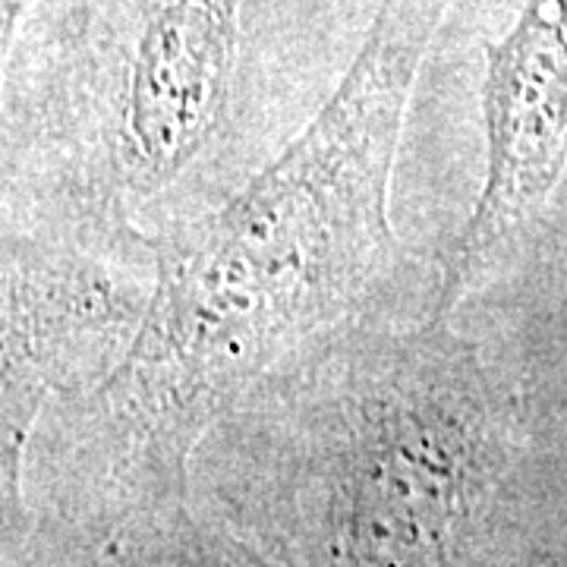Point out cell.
Wrapping results in <instances>:
<instances>
[{
  "instance_id": "1",
  "label": "cell",
  "mask_w": 567,
  "mask_h": 567,
  "mask_svg": "<svg viewBox=\"0 0 567 567\" xmlns=\"http://www.w3.org/2000/svg\"><path fill=\"white\" fill-rule=\"evenodd\" d=\"M445 0H385L319 114L221 208L158 246L117 382L155 410L306 365L360 328L394 265L391 174Z\"/></svg>"
},
{
  "instance_id": "2",
  "label": "cell",
  "mask_w": 567,
  "mask_h": 567,
  "mask_svg": "<svg viewBox=\"0 0 567 567\" xmlns=\"http://www.w3.org/2000/svg\"><path fill=\"white\" fill-rule=\"evenodd\" d=\"M353 328L319 360L344 423L331 470L334 546L353 567H439L495 476V385L445 316Z\"/></svg>"
},
{
  "instance_id": "3",
  "label": "cell",
  "mask_w": 567,
  "mask_h": 567,
  "mask_svg": "<svg viewBox=\"0 0 567 567\" xmlns=\"http://www.w3.org/2000/svg\"><path fill=\"white\" fill-rule=\"evenodd\" d=\"M107 199H145L181 177L227 107L240 0H92Z\"/></svg>"
},
{
  "instance_id": "4",
  "label": "cell",
  "mask_w": 567,
  "mask_h": 567,
  "mask_svg": "<svg viewBox=\"0 0 567 567\" xmlns=\"http://www.w3.org/2000/svg\"><path fill=\"white\" fill-rule=\"evenodd\" d=\"M483 114L486 177L447 262V297L464 290L565 171L567 0H527L507 39L488 48Z\"/></svg>"
},
{
  "instance_id": "5",
  "label": "cell",
  "mask_w": 567,
  "mask_h": 567,
  "mask_svg": "<svg viewBox=\"0 0 567 567\" xmlns=\"http://www.w3.org/2000/svg\"><path fill=\"white\" fill-rule=\"evenodd\" d=\"M32 0H0V32H3V54H10L13 41L20 35V25L29 13Z\"/></svg>"
}]
</instances>
